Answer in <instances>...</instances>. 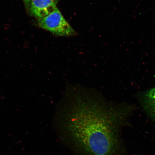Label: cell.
Returning a JSON list of instances; mask_svg holds the SVG:
<instances>
[{
    "label": "cell",
    "instance_id": "1",
    "mask_svg": "<svg viewBox=\"0 0 155 155\" xmlns=\"http://www.w3.org/2000/svg\"><path fill=\"white\" fill-rule=\"evenodd\" d=\"M75 101L64 125L74 146L86 155H124L119 128L126 112L110 109L92 99Z\"/></svg>",
    "mask_w": 155,
    "mask_h": 155
},
{
    "label": "cell",
    "instance_id": "2",
    "mask_svg": "<svg viewBox=\"0 0 155 155\" xmlns=\"http://www.w3.org/2000/svg\"><path fill=\"white\" fill-rule=\"evenodd\" d=\"M38 26L59 36H69L75 31L57 7L46 16L38 19Z\"/></svg>",
    "mask_w": 155,
    "mask_h": 155
},
{
    "label": "cell",
    "instance_id": "4",
    "mask_svg": "<svg viewBox=\"0 0 155 155\" xmlns=\"http://www.w3.org/2000/svg\"><path fill=\"white\" fill-rule=\"evenodd\" d=\"M141 102L145 112L155 120V87L147 91L141 95Z\"/></svg>",
    "mask_w": 155,
    "mask_h": 155
},
{
    "label": "cell",
    "instance_id": "5",
    "mask_svg": "<svg viewBox=\"0 0 155 155\" xmlns=\"http://www.w3.org/2000/svg\"><path fill=\"white\" fill-rule=\"evenodd\" d=\"M23 1H24L25 5L26 6L27 8L28 9L30 0H23Z\"/></svg>",
    "mask_w": 155,
    "mask_h": 155
},
{
    "label": "cell",
    "instance_id": "3",
    "mask_svg": "<svg viewBox=\"0 0 155 155\" xmlns=\"http://www.w3.org/2000/svg\"><path fill=\"white\" fill-rule=\"evenodd\" d=\"M59 0H30L28 9L33 16L38 19L46 16L56 8Z\"/></svg>",
    "mask_w": 155,
    "mask_h": 155
}]
</instances>
